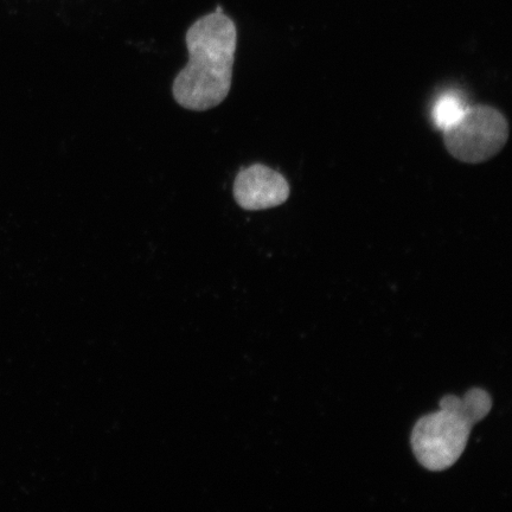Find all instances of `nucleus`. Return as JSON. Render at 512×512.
<instances>
[{"label":"nucleus","mask_w":512,"mask_h":512,"mask_svg":"<svg viewBox=\"0 0 512 512\" xmlns=\"http://www.w3.org/2000/svg\"><path fill=\"white\" fill-rule=\"evenodd\" d=\"M189 62L178 73L172 93L178 105L204 112L222 104L232 88L238 29L221 8L198 18L185 35Z\"/></svg>","instance_id":"obj_1"},{"label":"nucleus","mask_w":512,"mask_h":512,"mask_svg":"<svg viewBox=\"0 0 512 512\" xmlns=\"http://www.w3.org/2000/svg\"><path fill=\"white\" fill-rule=\"evenodd\" d=\"M443 131L446 150L465 164L488 162L504 149L510 134L504 114L488 105L467 106Z\"/></svg>","instance_id":"obj_3"},{"label":"nucleus","mask_w":512,"mask_h":512,"mask_svg":"<svg viewBox=\"0 0 512 512\" xmlns=\"http://www.w3.org/2000/svg\"><path fill=\"white\" fill-rule=\"evenodd\" d=\"M463 102L456 95L443 96L434 108V119L438 127L444 130L445 127L458 120L466 110Z\"/></svg>","instance_id":"obj_5"},{"label":"nucleus","mask_w":512,"mask_h":512,"mask_svg":"<svg viewBox=\"0 0 512 512\" xmlns=\"http://www.w3.org/2000/svg\"><path fill=\"white\" fill-rule=\"evenodd\" d=\"M491 408V396L483 389H470L462 399L445 396L440 401V411L422 416L415 424L411 443L418 462L434 472L456 464L465 451L472 427Z\"/></svg>","instance_id":"obj_2"},{"label":"nucleus","mask_w":512,"mask_h":512,"mask_svg":"<svg viewBox=\"0 0 512 512\" xmlns=\"http://www.w3.org/2000/svg\"><path fill=\"white\" fill-rule=\"evenodd\" d=\"M235 202L248 211L266 210L281 206L291 195L287 179L264 164L242 169L235 178Z\"/></svg>","instance_id":"obj_4"}]
</instances>
